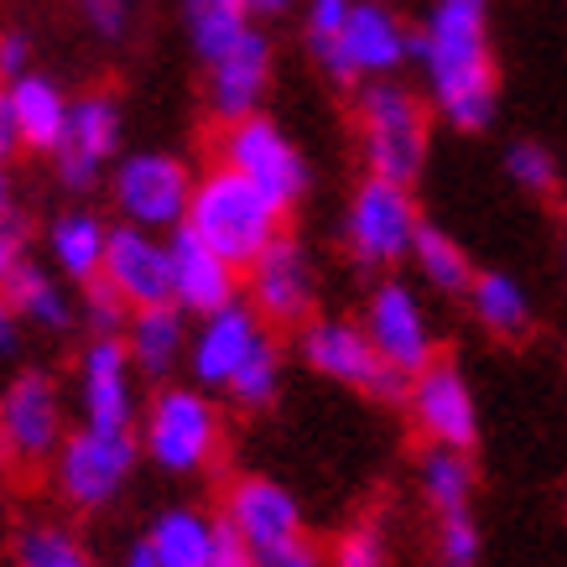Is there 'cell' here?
Masks as SVG:
<instances>
[{
	"label": "cell",
	"mask_w": 567,
	"mask_h": 567,
	"mask_svg": "<svg viewBox=\"0 0 567 567\" xmlns=\"http://www.w3.org/2000/svg\"><path fill=\"white\" fill-rule=\"evenodd\" d=\"M141 370L121 333H89L73 354V412L89 427H125L141 422Z\"/></svg>",
	"instance_id": "cell-12"
},
{
	"label": "cell",
	"mask_w": 567,
	"mask_h": 567,
	"mask_svg": "<svg viewBox=\"0 0 567 567\" xmlns=\"http://www.w3.org/2000/svg\"><path fill=\"white\" fill-rule=\"evenodd\" d=\"M208 567H256V547L245 542L229 520L219 516V532H214V551H208Z\"/></svg>",
	"instance_id": "cell-43"
},
{
	"label": "cell",
	"mask_w": 567,
	"mask_h": 567,
	"mask_svg": "<svg viewBox=\"0 0 567 567\" xmlns=\"http://www.w3.org/2000/svg\"><path fill=\"white\" fill-rule=\"evenodd\" d=\"M167 245H173V302L177 308H188L193 318H204V312L245 297V271L240 266H229L214 245L198 240L188 224L173 229Z\"/></svg>",
	"instance_id": "cell-21"
},
{
	"label": "cell",
	"mask_w": 567,
	"mask_h": 567,
	"mask_svg": "<svg viewBox=\"0 0 567 567\" xmlns=\"http://www.w3.org/2000/svg\"><path fill=\"white\" fill-rule=\"evenodd\" d=\"M27 318L17 312V302H11V292L0 287V370L6 364H21V354H27Z\"/></svg>",
	"instance_id": "cell-41"
},
{
	"label": "cell",
	"mask_w": 567,
	"mask_h": 567,
	"mask_svg": "<svg viewBox=\"0 0 567 567\" xmlns=\"http://www.w3.org/2000/svg\"><path fill=\"white\" fill-rule=\"evenodd\" d=\"M32 260V219L17 204V177L11 162H0V287Z\"/></svg>",
	"instance_id": "cell-32"
},
{
	"label": "cell",
	"mask_w": 567,
	"mask_h": 567,
	"mask_svg": "<svg viewBox=\"0 0 567 567\" xmlns=\"http://www.w3.org/2000/svg\"><path fill=\"white\" fill-rule=\"evenodd\" d=\"M328 567H391V536L380 520H354L328 547Z\"/></svg>",
	"instance_id": "cell-36"
},
{
	"label": "cell",
	"mask_w": 567,
	"mask_h": 567,
	"mask_svg": "<svg viewBox=\"0 0 567 567\" xmlns=\"http://www.w3.org/2000/svg\"><path fill=\"white\" fill-rule=\"evenodd\" d=\"M69 391L42 364H17L0 380V468L48 474L58 447L69 443Z\"/></svg>",
	"instance_id": "cell-5"
},
{
	"label": "cell",
	"mask_w": 567,
	"mask_h": 567,
	"mask_svg": "<svg viewBox=\"0 0 567 567\" xmlns=\"http://www.w3.org/2000/svg\"><path fill=\"white\" fill-rule=\"evenodd\" d=\"M416 63V32L395 17L385 0H354L339 42L318 58V69L344 89L375 84V79H401Z\"/></svg>",
	"instance_id": "cell-9"
},
{
	"label": "cell",
	"mask_w": 567,
	"mask_h": 567,
	"mask_svg": "<svg viewBox=\"0 0 567 567\" xmlns=\"http://www.w3.org/2000/svg\"><path fill=\"white\" fill-rule=\"evenodd\" d=\"M271 73H276V48L271 37L250 27V32L235 42V48L204 63V104L208 115L219 125H235L245 115H260L266 104V89H271Z\"/></svg>",
	"instance_id": "cell-18"
},
{
	"label": "cell",
	"mask_w": 567,
	"mask_h": 567,
	"mask_svg": "<svg viewBox=\"0 0 567 567\" xmlns=\"http://www.w3.org/2000/svg\"><path fill=\"white\" fill-rule=\"evenodd\" d=\"M131 308L173 302V245L156 229L115 219L110 224V250H104V276Z\"/></svg>",
	"instance_id": "cell-19"
},
{
	"label": "cell",
	"mask_w": 567,
	"mask_h": 567,
	"mask_svg": "<svg viewBox=\"0 0 567 567\" xmlns=\"http://www.w3.org/2000/svg\"><path fill=\"white\" fill-rule=\"evenodd\" d=\"M121 141H125V115L115 94H104V89L73 94L69 131L58 141V152L48 156L52 177L69 193H94L104 183V173L121 162Z\"/></svg>",
	"instance_id": "cell-15"
},
{
	"label": "cell",
	"mask_w": 567,
	"mask_h": 567,
	"mask_svg": "<svg viewBox=\"0 0 567 567\" xmlns=\"http://www.w3.org/2000/svg\"><path fill=\"white\" fill-rule=\"evenodd\" d=\"M360 323H364V333L375 339L380 360L391 364L395 375H406V380H412L416 370H427V364L443 354L422 292H416L406 276H395V271H385L375 287H370Z\"/></svg>",
	"instance_id": "cell-14"
},
{
	"label": "cell",
	"mask_w": 567,
	"mask_h": 567,
	"mask_svg": "<svg viewBox=\"0 0 567 567\" xmlns=\"http://www.w3.org/2000/svg\"><path fill=\"white\" fill-rule=\"evenodd\" d=\"M219 516L229 520L250 547H276V542H287V536L308 532L297 495L281 480H271V474H235L219 495Z\"/></svg>",
	"instance_id": "cell-20"
},
{
	"label": "cell",
	"mask_w": 567,
	"mask_h": 567,
	"mask_svg": "<svg viewBox=\"0 0 567 567\" xmlns=\"http://www.w3.org/2000/svg\"><path fill=\"white\" fill-rule=\"evenodd\" d=\"M354 136L364 173L391 183H416L432 152V104L401 79H375L354 89Z\"/></svg>",
	"instance_id": "cell-4"
},
{
	"label": "cell",
	"mask_w": 567,
	"mask_h": 567,
	"mask_svg": "<svg viewBox=\"0 0 567 567\" xmlns=\"http://www.w3.org/2000/svg\"><path fill=\"white\" fill-rule=\"evenodd\" d=\"M292 349L318 380H333V385L360 391L370 401H406V375H395L391 364L380 360L375 339L364 333L360 318L318 312V318L297 328Z\"/></svg>",
	"instance_id": "cell-8"
},
{
	"label": "cell",
	"mask_w": 567,
	"mask_h": 567,
	"mask_svg": "<svg viewBox=\"0 0 567 567\" xmlns=\"http://www.w3.org/2000/svg\"><path fill=\"white\" fill-rule=\"evenodd\" d=\"M125 349L136 360L141 380H173L177 370H188V344H193V312L177 302H152V308H131L125 323Z\"/></svg>",
	"instance_id": "cell-23"
},
{
	"label": "cell",
	"mask_w": 567,
	"mask_h": 567,
	"mask_svg": "<svg viewBox=\"0 0 567 567\" xmlns=\"http://www.w3.org/2000/svg\"><path fill=\"white\" fill-rule=\"evenodd\" d=\"M79 323H84V333H125L131 302H125L110 281H94V287H84V297H79Z\"/></svg>",
	"instance_id": "cell-39"
},
{
	"label": "cell",
	"mask_w": 567,
	"mask_h": 567,
	"mask_svg": "<svg viewBox=\"0 0 567 567\" xmlns=\"http://www.w3.org/2000/svg\"><path fill=\"white\" fill-rule=\"evenodd\" d=\"M11 567H100L79 526L58 516H27L11 532Z\"/></svg>",
	"instance_id": "cell-29"
},
{
	"label": "cell",
	"mask_w": 567,
	"mask_h": 567,
	"mask_svg": "<svg viewBox=\"0 0 567 567\" xmlns=\"http://www.w3.org/2000/svg\"><path fill=\"white\" fill-rule=\"evenodd\" d=\"M245 302L271 328H292V333L308 318H318V266H312L308 245L292 240V235L266 245L245 266Z\"/></svg>",
	"instance_id": "cell-16"
},
{
	"label": "cell",
	"mask_w": 567,
	"mask_h": 567,
	"mask_svg": "<svg viewBox=\"0 0 567 567\" xmlns=\"http://www.w3.org/2000/svg\"><path fill=\"white\" fill-rule=\"evenodd\" d=\"M141 458V437L125 427H89L73 422L69 443L58 447V458L48 468V484L58 505H69L73 516H104L110 505H121L131 489Z\"/></svg>",
	"instance_id": "cell-6"
},
{
	"label": "cell",
	"mask_w": 567,
	"mask_h": 567,
	"mask_svg": "<svg viewBox=\"0 0 567 567\" xmlns=\"http://www.w3.org/2000/svg\"><path fill=\"white\" fill-rule=\"evenodd\" d=\"M6 100H11V115H17V131H21V152H37V156H52L58 141L69 131V110H73V94L52 73L32 69L6 84Z\"/></svg>",
	"instance_id": "cell-24"
},
{
	"label": "cell",
	"mask_w": 567,
	"mask_h": 567,
	"mask_svg": "<svg viewBox=\"0 0 567 567\" xmlns=\"http://www.w3.org/2000/svg\"><path fill=\"white\" fill-rule=\"evenodd\" d=\"M21 152V131L17 115H11V100H6V84H0V162H11Z\"/></svg>",
	"instance_id": "cell-44"
},
{
	"label": "cell",
	"mask_w": 567,
	"mask_h": 567,
	"mask_svg": "<svg viewBox=\"0 0 567 567\" xmlns=\"http://www.w3.org/2000/svg\"><path fill=\"white\" fill-rule=\"evenodd\" d=\"M214 532H219V516H208L204 505H162L141 536L152 542L162 567H208Z\"/></svg>",
	"instance_id": "cell-27"
},
{
	"label": "cell",
	"mask_w": 567,
	"mask_h": 567,
	"mask_svg": "<svg viewBox=\"0 0 567 567\" xmlns=\"http://www.w3.org/2000/svg\"><path fill=\"white\" fill-rule=\"evenodd\" d=\"M188 229L204 245H214L229 266H250V260L287 235V208L271 204L266 193L240 177L224 162H208L198 183H193V204H188Z\"/></svg>",
	"instance_id": "cell-3"
},
{
	"label": "cell",
	"mask_w": 567,
	"mask_h": 567,
	"mask_svg": "<svg viewBox=\"0 0 567 567\" xmlns=\"http://www.w3.org/2000/svg\"><path fill=\"white\" fill-rule=\"evenodd\" d=\"M79 21L89 27V37H100L104 48H115L136 27V0H73Z\"/></svg>",
	"instance_id": "cell-38"
},
{
	"label": "cell",
	"mask_w": 567,
	"mask_h": 567,
	"mask_svg": "<svg viewBox=\"0 0 567 567\" xmlns=\"http://www.w3.org/2000/svg\"><path fill=\"white\" fill-rule=\"evenodd\" d=\"M256 567H328V551L308 532H297L276 547H256Z\"/></svg>",
	"instance_id": "cell-40"
},
{
	"label": "cell",
	"mask_w": 567,
	"mask_h": 567,
	"mask_svg": "<svg viewBox=\"0 0 567 567\" xmlns=\"http://www.w3.org/2000/svg\"><path fill=\"white\" fill-rule=\"evenodd\" d=\"M271 344H276V328L266 323L245 297H235V302H224V308L193 318L188 380H198L204 391L224 395Z\"/></svg>",
	"instance_id": "cell-13"
},
{
	"label": "cell",
	"mask_w": 567,
	"mask_h": 567,
	"mask_svg": "<svg viewBox=\"0 0 567 567\" xmlns=\"http://www.w3.org/2000/svg\"><path fill=\"white\" fill-rule=\"evenodd\" d=\"M281 380H287V360H281V339H276L266 354H260L250 370H245L229 391H224V401L235 406V412L245 416H260V412H271L276 406V395H281Z\"/></svg>",
	"instance_id": "cell-33"
},
{
	"label": "cell",
	"mask_w": 567,
	"mask_h": 567,
	"mask_svg": "<svg viewBox=\"0 0 567 567\" xmlns=\"http://www.w3.org/2000/svg\"><path fill=\"white\" fill-rule=\"evenodd\" d=\"M104 250H110V219L89 204L58 208L42 229V256L58 276H69L73 287L84 292L104 276Z\"/></svg>",
	"instance_id": "cell-22"
},
{
	"label": "cell",
	"mask_w": 567,
	"mask_h": 567,
	"mask_svg": "<svg viewBox=\"0 0 567 567\" xmlns=\"http://www.w3.org/2000/svg\"><path fill=\"white\" fill-rule=\"evenodd\" d=\"M416 495L432 516H453V511H474L480 495V468L468 447H443V443H422L416 458Z\"/></svg>",
	"instance_id": "cell-26"
},
{
	"label": "cell",
	"mask_w": 567,
	"mask_h": 567,
	"mask_svg": "<svg viewBox=\"0 0 567 567\" xmlns=\"http://www.w3.org/2000/svg\"><path fill=\"white\" fill-rule=\"evenodd\" d=\"M250 27H260V21L250 17L245 0H183V37H188L198 63L224 58Z\"/></svg>",
	"instance_id": "cell-31"
},
{
	"label": "cell",
	"mask_w": 567,
	"mask_h": 567,
	"mask_svg": "<svg viewBox=\"0 0 567 567\" xmlns=\"http://www.w3.org/2000/svg\"><path fill=\"white\" fill-rule=\"evenodd\" d=\"M464 302H468V318L489 339H499V344H516V339L532 333V297H526V287L511 271H480L468 281Z\"/></svg>",
	"instance_id": "cell-28"
},
{
	"label": "cell",
	"mask_w": 567,
	"mask_h": 567,
	"mask_svg": "<svg viewBox=\"0 0 567 567\" xmlns=\"http://www.w3.org/2000/svg\"><path fill=\"white\" fill-rule=\"evenodd\" d=\"M349 6L354 0H302V48L312 52V63L339 42V32H344V21H349Z\"/></svg>",
	"instance_id": "cell-37"
},
{
	"label": "cell",
	"mask_w": 567,
	"mask_h": 567,
	"mask_svg": "<svg viewBox=\"0 0 567 567\" xmlns=\"http://www.w3.org/2000/svg\"><path fill=\"white\" fill-rule=\"evenodd\" d=\"M406 416L422 443H443V447H468L480 443V401H474V385L453 360H437L427 370H416L406 380Z\"/></svg>",
	"instance_id": "cell-17"
},
{
	"label": "cell",
	"mask_w": 567,
	"mask_h": 567,
	"mask_svg": "<svg viewBox=\"0 0 567 567\" xmlns=\"http://www.w3.org/2000/svg\"><path fill=\"white\" fill-rule=\"evenodd\" d=\"M32 37L21 27H0V84H11L21 73H32Z\"/></svg>",
	"instance_id": "cell-42"
},
{
	"label": "cell",
	"mask_w": 567,
	"mask_h": 567,
	"mask_svg": "<svg viewBox=\"0 0 567 567\" xmlns=\"http://www.w3.org/2000/svg\"><path fill=\"white\" fill-rule=\"evenodd\" d=\"M406 266H412L416 281L437 297H464L468 281L480 276L474 256H468L447 229H437V224H422V229H416V245H412V260H406Z\"/></svg>",
	"instance_id": "cell-30"
},
{
	"label": "cell",
	"mask_w": 567,
	"mask_h": 567,
	"mask_svg": "<svg viewBox=\"0 0 567 567\" xmlns=\"http://www.w3.org/2000/svg\"><path fill=\"white\" fill-rule=\"evenodd\" d=\"M484 563V532L474 511L432 516V567H480Z\"/></svg>",
	"instance_id": "cell-34"
},
{
	"label": "cell",
	"mask_w": 567,
	"mask_h": 567,
	"mask_svg": "<svg viewBox=\"0 0 567 567\" xmlns=\"http://www.w3.org/2000/svg\"><path fill=\"white\" fill-rule=\"evenodd\" d=\"M69 287H73L69 276H58L48 260H37V256L6 281V292H11L17 312L27 318V328H32V333H52V339L79 328V297H73Z\"/></svg>",
	"instance_id": "cell-25"
},
{
	"label": "cell",
	"mask_w": 567,
	"mask_h": 567,
	"mask_svg": "<svg viewBox=\"0 0 567 567\" xmlns=\"http://www.w3.org/2000/svg\"><path fill=\"white\" fill-rule=\"evenodd\" d=\"M224 395L198 380H162L141 401V458L167 480H204L224 458Z\"/></svg>",
	"instance_id": "cell-2"
},
{
	"label": "cell",
	"mask_w": 567,
	"mask_h": 567,
	"mask_svg": "<svg viewBox=\"0 0 567 567\" xmlns=\"http://www.w3.org/2000/svg\"><path fill=\"white\" fill-rule=\"evenodd\" d=\"M214 162L235 167L240 177H250L271 204H281L287 214L302 208V198L312 193V167L302 146H297L271 115H245L235 125H219L214 141Z\"/></svg>",
	"instance_id": "cell-10"
},
{
	"label": "cell",
	"mask_w": 567,
	"mask_h": 567,
	"mask_svg": "<svg viewBox=\"0 0 567 567\" xmlns=\"http://www.w3.org/2000/svg\"><path fill=\"white\" fill-rule=\"evenodd\" d=\"M193 183L198 173L173 152H121V162L110 167V208L125 224L173 235L188 224Z\"/></svg>",
	"instance_id": "cell-11"
},
{
	"label": "cell",
	"mask_w": 567,
	"mask_h": 567,
	"mask_svg": "<svg viewBox=\"0 0 567 567\" xmlns=\"http://www.w3.org/2000/svg\"><path fill=\"white\" fill-rule=\"evenodd\" d=\"M422 208H416L412 183H391L380 173H364L349 193L344 214H339V245L360 271H395L401 260H412L416 229H422Z\"/></svg>",
	"instance_id": "cell-7"
},
{
	"label": "cell",
	"mask_w": 567,
	"mask_h": 567,
	"mask_svg": "<svg viewBox=\"0 0 567 567\" xmlns=\"http://www.w3.org/2000/svg\"><path fill=\"white\" fill-rule=\"evenodd\" d=\"M505 177L520 193H532V198H551L557 183H563V167H557V156L542 141H511L505 146Z\"/></svg>",
	"instance_id": "cell-35"
},
{
	"label": "cell",
	"mask_w": 567,
	"mask_h": 567,
	"mask_svg": "<svg viewBox=\"0 0 567 567\" xmlns=\"http://www.w3.org/2000/svg\"><path fill=\"white\" fill-rule=\"evenodd\" d=\"M416 69L432 115L453 131H489L499 110V73L489 48V0H432L416 27Z\"/></svg>",
	"instance_id": "cell-1"
},
{
	"label": "cell",
	"mask_w": 567,
	"mask_h": 567,
	"mask_svg": "<svg viewBox=\"0 0 567 567\" xmlns=\"http://www.w3.org/2000/svg\"><path fill=\"white\" fill-rule=\"evenodd\" d=\"M115 567H162V563H156V551L146 536H131L121 547V557H115Z\"/></svg>",
	"instance_id": "cell-45"
}]
</instances>
